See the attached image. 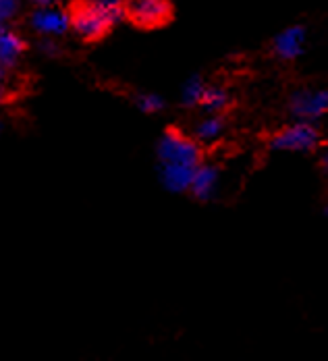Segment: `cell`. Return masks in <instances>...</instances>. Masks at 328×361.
Returning a JSON list of instances; mask_svg holds the SVG:
<instances>
[{
    "instance_id": "cell-1",
    "label": "cell",
    "mask_w": 328,
    "mask_h": 361,
    "mask_svg": "<svg viewBox=\"0 0 328 361\" xmlns=\"http://www.w3.org/2000/svg\"><path fill=\"white\" fill-rule=\"evenodd\" d=\"M69 30L83 44H98L125 19L123 0H73L67 8Z\"/></svg>"
},
{
    "instance_id": "cell-3",
    "label": "cell",
    "mask_w": 328,
    "mask_h": 361,
    "mask_svg": "<svg viewBox=\"0 0 328 361\" xmlns=\"http://www.w3.org/2000/svg\"><path fill=\"white\" fill-rule=\"evenodd\" d=\"M322 145V131L316 123L293 121L281 127L268 137L270 152H293V154H314Z\"/></svg>"
},
{
    "instance_id": "cell-10",
    "label": "cell",
    "mask_w": 328,
    "mask_h": 361,
    "mask_svg": "<svg viewBox=\"0 0 328 361\" xmlns=\"http://www.w3.org/2000/svg\"><path fill=\"white\" fill-rule=\"evenodd\" d=\"M231 106H233V98L222 85H208L206 83L202 100H200V109L206 114H226Z\"/></svg>"
},
{
    "instance_id": "cell-16",
    "label": "cell",
    "mask_w": 328,
    "mask_h": 361,
    "mask_svg": "<svg viewBox=\"0 0 328 361\" xmlns=\"http://www.w3.org/2000/svg\"><path fill=\"white\" fill-rule=\"evenodd\" d=\"M40 50H42L46 56H59V54H61V48L56 46V42H54V39H42Z\"/></svg>"
},
{
    "instance_id": "cell-22",
    "label": "cell",
    "mask_w": 328,
    "mask_h": 361,
    "mask_svg": "<svg viewBox=\"0 0 328 361\" xmlns=\"http://www.w3.org/2000/svg\"><path fill=\"white\" fill-rule=\"evenodd\" d=\"M4 27H6V25H4V23H0V32H2V30H4Z\"/></svg>"
},
{
    "instance_id": "cell-5",
    "label": "cell",
    "mask_w": 328,
    "mask_h": 361,
    "mask_svg": "<svg viewBox=\"0 0 328 361\" xmlns=\"http://www.w3.org/2000/svg\"><path fill=\"white\" fill-rule=\"evenodd\" d=\"M291 121L318 123L328 116V87H299L287 98Z\"/></svg>"
},
{
    "instance_id": "cell-15",
    "label": "cell",
    "mask_w": 328,
    "mask_h": 361,
    "mask_svg": "<svg viewBox=\"0 0 328 361\" xmlns=\"http://www.w3.org/2000/svg\"><path fill=\"white\" fill-rule=\"evenodd\" d=\"M15 98H17V94H15V87H11L8 79H0V106L11 104Z\"/></svg>"
},
{
    "instance_id": "cell-7",
    "label": "cell",
    "mask_w": 328,
    "mask_h": 361,
    "mask_svg": "<svg viewBox=\"0 0 328 361\" xmlns=\"http://www.w3.org/2000/svg\"><path fill=\"white\" fill-rule=\"evenodd\" d=\"M219 180H220V166L219 164H212V162H202L195 173H193V179H191V185L187 189V193L202 202V204H208L214 200L217 195V189H219Z\"/></svg>"
},
{
    "instance_id": "cell-11",
    "label": "cell",
    "mask_w": 328,
    "mask_h": 361,
    "mask_svg": "<svg viewBox=\"0 0 328 361\" xmlns=\"http://www.w3.org/2000/svg\"><path fill=\"white\" fill-rule=\"evenodd\" d=\"M224 129H226V114H206V118H202L195 125L193 137L202 145L212 144L224 133Z\"/></svg>"
},
{
    "instance_id": "cell-12",
    "label": "cell",
    "mask_w": 328,
    "mask_h": 361,
    "mask_svg": "<svg viewBox=\"0 0 328 361\" xmlns=\"http://www.w3.org/2000/svg\"><path fill=\"white\" fill-rule=\"evenodd\" d=\"M204 87H206V81L202 75H193L185 81L181 92V104L185 109H195L200 106V100H202V94H204Z\"/></svg>"
},
{
    "instance_id": "cell-2",
    "label": "cell",
    "mask_w": 328,
    "mask_h": 361,
    "mask_svg": "<svg viewBox=\"0 0 328 361\" xmlns=\"http://www.w3.org/2000/svg\"><path fill=\"white\" fill-rule=\"evenodd\" d=\"M158 164H179V166H191L198 169L206 156L204 145L200 144L193 135H187L177 125H169L156 147Z\"/></svg>"
},
{
    "instance_id": "cell-20",
    "label": "cell",
    "mask_w": 328,
    "mask_h": 361,
    "mask_svg": "<svg viewBox=\"0 0 328 361\" xmlns=\"http://www.w3.org/2000/svg\"><path fill=\"white\" fill-rule=\"evenodd\" d=\"M322 214H324V218H328V202L324 204V208H322Z\"/></svg>"
},
{
    "instance_id": "cell-14",
    "label": "cell",
    "mask_w": 328,
    "mask_h": 361,
    "mask_svg": "<svg viewBox=\"0 0 328 361\" xmlns=\"http://www.w3.org/2000/svg\"><path fill=\"white\" fill-rule=\"evenodd\" d=\"M19 11V0H0V23L11 21Z\"/></svg>"
},
{
    "instance_id": "cell-9",
    "label": "cell",
    "mask_w": 328,
    "mask_h": 361,
    "mask_svg": "<svg viewBox=\"0 0 328 361\" xmlns=\"http://www.w3.org/2000/svg\"><path fill=\"white\" fill-rule=\"evenodd\" d=\"M28 42L23 39L21 34L4 27L0 32V65L11 73L21 61V56L28 52Z\"/></svg>"
},
{
    "instance_id": "cell-19",
    "label": "cell",
    "mask_w": 328,
    "mask_h": 361,
    "mask_svg": "<svg viewBox=\"0 0 328 361\" xmlns=\"http://www.w3.org/2000/svg\"><path fill=\"white\" fill-rule=\"evenodd\" d=\"M34 2H36L37 6H48V4H50L52 0H34Z\"/></svg>"
},
{
    "instance_id": "cell-17",
    "label": "cell",
    "mask_w": 328,
    "mask_h": 361,
    "mask_svg": "<svg viewBox=\"0 0 328 361\" xmlns=\"http://www.w3.org/2000/svg\"><path fill=\"white\" fill-rule=\"evenodd\" d=\"M318 164H320V171H322L324 175H328V147H324V149L320 152Z\"/></svg>"
},
{
    "instance_id": "cell-13",
    "label": "cell",
    "mask_w": 328,
    "mask_h": 361,
    "mask_svg": "<svg viewBox=\"0 0 328 361\" xmlns=\"http://www.w3.org/2000/svg\"><path fill=\"white\" fill-rule=\"evenodd\" d=\"M133 102H135L138 109L142 110V112H146V114H156V112L166 109V100L156 96V94H138L133 98Z\"/></svg>"
},
{
    "instance_id": "cell-4",
    "label": "cell",
    "mask_w": 328,
    "mask_h": 361,
    "mask_svg": "<svg viewBox=\"0 0 328 361\" xmlns=\"http://www.w3.org/2000/svg\"><path fill=\"white\" fill-rule=\"evenodd\" d=\"M125 19L138 30L154 32L166 27L175 19L171 0H125Z\"/></svg>"
},
{
    "instance_id": "cell-6",
    "label": "cell",
    "mask_w": 328,
    "mask_h": 361,
    "mask_svg": "<svg viewBox=\"0 0 328 361\" xmlns=\"http://www.w3.org/2000/svg\"><path fill=\"white\" fill-rule=\"evenodd\" d=\"M305 50H308V27L301 23H295V25L281 30L270 39L272 56L283 61V63L299 61L305 54Z\"/></svg>"
},
{
    "instance_id": "cell-8",
    "label": "cell",
    "mask_w": 328,
    "mask_h": 361,
    "mask_svg": "<svg viewBox=\"0 0 328 361\" xmlns=\"http://www.w3.org/2000/svg\"><path fill=\"white\" fill-rule=\"evenodd\" d=\"M32 27L36 30L40 36H63L69 30V17L67 11L61 8H50L42 6L32 15Z\"/></svg>"
},
{
    "instance_id": "cell-18",
    "label": "cell",
    "mask_w": 328,
    "mask_h": 361,
    "mask_svg": "<svg viewBox=\"0 0 328 361\" xmlns=\"http://www.w3.org/2000/svg\"><path fill=\"white\" fill-rule=\"evenodd\" d=\"M8 77H11V73L6 71V69H4V67L0 65V79H8Z\"/></svg>"
},
{
    "instance_id": "cell-21",
    "label": "cell",
    "mask_w": 328,
    "mask_h": 361,
    "mask_svg": "<svg viewBox=\"0 0 328 361\" xmlns=\"http://www.w3.org/2000/svg\"><path fill=\"white\" fill-rule=\"evenodd\" d=\"M2 127H4V123H2V121H0V133H2Z\"/></svg>"
}]
</instances>
